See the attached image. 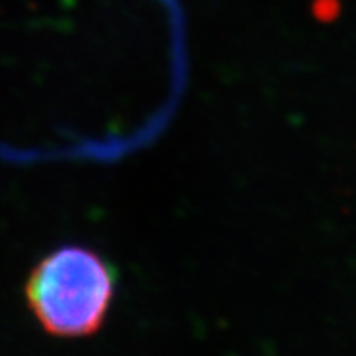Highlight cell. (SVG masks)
<instances>
[{
    "label": "cell",
    "mask_w": 356,
    "mask_h": 356,
    "mask_svg": "<svg viewBox=\"0 0 356 356\" xmlns=\"http://www.w3.org/2000/svg\"><path fill=\"white\" fill-rule=\"evenodd\" d=\"M116 286V268L102 253L65 244L33 268L26 282V300L45 333L83 339L105 324Z\"/></svg>",
    "instance_id": "1"
}]
</instances>
